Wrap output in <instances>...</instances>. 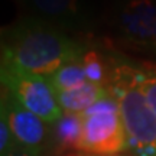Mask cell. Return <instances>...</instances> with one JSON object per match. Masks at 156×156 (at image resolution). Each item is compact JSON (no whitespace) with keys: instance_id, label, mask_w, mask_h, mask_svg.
I'll return each instance as SVG.
<instances>
[{"instance_id":"6da1fadb","label":"cell","mask_w":156,"mask_h":156,"mask_svg":"<svg viewBox=\"0 0 156 156\" xmlns=\"http://www.w3.org/2000/svg\"><path fill=\"white\" fill-rule=\"evenodd\" d=\"M83 46L45 22L28 19L15 25L2 45V65L51 77L61 67L80 61Z\"/></svg>"},{"instance_id":"7a4b0ae2","label":"cell","mask_w":156,"mask_h":156,"mask_svg":"<svg viewBox=\"0 0 156 156\" xmlns=\"http://www.w3.org/2000/svg\"><path fill=\"white\" fill-rule=\"evenodd\" d=\"M107 88L120 108L129 137L127 151L156 146V116L137 83L136 68L124 64L117 65Z\"/></svg>"},{"instance_id":"3957f363","label":"cell","mask_w":156,"mask_h":156,"mask_svg":"<svg viewBox=\"0 0 156 156\" xmlns=\"http://www.w3.org/2000/svg\"><path fill=\"white\" fill-rule=\"evenodd\" d=\"M127 143L120 108L112 94L101 98L83 114L80 152L94 156H114L127 151Z\"/></svg>"},{"instance_id":"277c9868","label":"cell","mask_w":156,"mask_h":156,"mask_svg":"<svg viewBox=\"0 0 156 156\" xmlns=\"http://www.w3.org/2000/svg\"><path fill=\"white\" fill-rule=\"evenodd\" d=\"M0 77L6 94L45 123L54 124L64 114L56 100V91L48 77L25 73L9 65L0 67Z\"/></svg>"},{"instance_id":"5b68a950","label":"cell","mask_w":156,"mask_h":156,"mask_svg":"<svg viewBox=\"0 0 156 156\" xmlns=\"http://www.w3.org/2000/svg\"><path fill=\"white\" fill-rule=\"evenodd\" d=\"M0 112L6 114L17 149L41 155L48 133L46 132L48 123H45L41 117L22 107L5 91L2 94Z\"/></svg>"},{"instance_id":"8992f818","label":"cell","mask_w":156,"mask_h":156,"mask_svg":"<svg viewBox=\"0 0 156 156\" xmlns=\"http://www.w3.org/2000/svg\"><path fill=\"white\" fill-rule=\"evenodd\" d=\"M124 39L136 48L156 54V0H130L120 15Z\"/></svg>"},{"instance_id":"52a82bcc","label":"cell","mask_w":156,"mask_h":156,"mask_svg":"<svg viewBox=\"0 0 156 156\" xmlns=\"http://www.w3.org/2000/svg\"><path fill=\"white\" fill-rule=\"evenodd\" d=\"M110 94L107 87L85 83L84 85L68 91H56V100L64 113L84 114L88 108Z\"/></svg>"},{"instance_id":"ba28073f","label":"cell","mask_w":156,"mask_h":156,"mask_svg":"<svg viewBox=\"0 0 156 156\" xmlns=\"http://www.w3.org/2000/svg\"><path fill=\"white\" fill-rule=\"evenodd\" d=\"M52 126L56 146L61 151L74 149L80 152L83 140V114L64 113Z\"/></svg>"},{"instance_id":"9c48e42d","label":"cell","mask_w":156,"mask_h":156,"mask_svg":"<svg viewBox=\"0 0 156 156\" xmlns=\"http://www.w3.org/2000/svg\"><path fill=\"white\" fill-rule=\"evenodd\" d=\"M48 78H49L51 84L54 85L55 91H68V90L78 88L85 83H88L81 59L69 62L67 65L61 67Z\"/></svg>"},{"instance_id":"30bf717a","label":"cell","mask_w":156,"mask_h":156,"mask_svg":"<svg viewBox=\"0 0 156 156\" xmlns=\"http://www.w3.org/2000/svg\"><path fill=\"white\" fill-rule=\"evenodd\" d=\"M38 12L54 19H68L78 12V0H29Z\"/></svg>"},{"instance_id":"8fae6325","label":"cell","mask_w":156,"mask_h":156,"mask_svg":"<svg viewBox=\"0 0 156 156\" xmlns=\"http://www.w3.org/2000/svg\"><path fill=\"white\" fill-rule=\"evenodd\" d=\"M81 64H83L88 83L107 87L106 67H104V62L101 61L100 55L95 51H85L81 58Z\"/></svg>"},{"instance_id":"7c38bea8","label":"cell","mask_w":156,"mask_h":156,"mask_svg":"<svg viewBox=\"0 0 156 156\" xmlns=\"http://www.w3.org/2000/svg\"><path fill=\"white\" fill-rule=\"evenodd\" d=\"M17 149L9 123L3 112L0 113V156H9Z\"/></svg>"},{"instance_id":"4fadbf2b","label":"cell","mask_w":156,"mask_h":156,"mask_svg":"<svg viewBox=\"0 0 156 156\" xmlns=\"http://www.w3.org/2000/svg\"><path fill=\"white\" fill-rule=\"evenodd\" d=\"M9 156H39V155H35V153H30V152H25V151H20V149H16V151L10 153Z\"/></svg>"},{"instance_id":"5bb4252c","label":"cell","mask_w":156,"mask_h":156,"mask_svg":"<svg viewBox=\"0 0 156 156\" xmlns=\"http://www.w3.org/2000/svg\"><path fill=\"white\" fill-rule=\"evenodd\" d=\"M64 156H94V155H90V153H85V152H73V153H67Z\"/></svg>"},{"instance_id":"9a60e30c","label":"cell","mask_w":156,"mask_h":156,"mask_svg":"<svg viewBox=\"0 0 156 156\" xmlns=\"http://www.w3.org/2000/svg\"><path fill=\"white\" fill-rule=\"evenodd\" d=\"M114 156H126V155H114Z\"/></svg>"}]
</instances>
